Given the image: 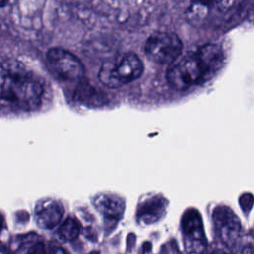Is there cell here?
Here are the masks:
<instances>
[{
    "label": "cell",
    "instance_id": "obj_11",
    "mask_svg": "<svg viewBox=\"0 0 254 254\" xmlns=\"http://www.w3.org/2000/svg\"><path fill=\"white\" fill-rule=\"evenodd\" d=\"M93 86L88 84V82L80 81L75 90V97L78 101L84 102L86 104H102L103 97Z\"/></svg>",
    "mask_w": 254,
    "mask_h": 254
},
{
    "label": "cell",
    "instance_id": "obj_7",
    "mask_svg": "<svg viewBox=\"0 0 254 254\" xmlns=\"http://www.w3.org/2000/svg\"><path fill=\"white\" fill-rule=\"evenodd\" d=\"M215 229L221 242L232 249L241 235V222L238 216L227 206H217L212 214Z\"/></svg>",
    "mask_w": 254,
    "mask_h": 254
},
{
    "label": "cell",
    "instance_id": "obj_1",
    "mask_svg": "<svg viewBox=\"0 0 254 254\" xmlns=\"http://www.w3.org/2000/svg\"><path fill=\"white\" fill-rule=\"evenodd\" d=\"M222 62L221 48L212 43L204 44L173 64L167 71V81L176 90L189 89L210 78Z\"/></svg>",
    "mask_w": 254,
    "mask_h": 254
},
{
    "label": "cell",
    "instance_id": "obj_10",
    "mask_svg": "<svg viewBox=\"0 0 254 254\" xmlns=\"http://www.w3.org/2000/svg\"><path fill=\"white\" fill-rule=\"evenodd\" d=\"M15 254H48L44 241L36 234H28L19 241Z\"/></svg>",
    "mask_w": 254,
    "mask_h": 254
},
{
    "label": "cell",
    "instance_id": "obj_15",
    "mask_svg": "<svg viewBox=\"0 0 254 254\" xmlns=\"http://www.w3.org/2000/svg\"><path fill=\"white\" fill-rule=\"evenodd\" d=\"M210 254H228V253H226V252H224L222 250H214Z\"/></svg>",
    "mask_w": 254,
    "mask_h": 254
},
{
    "label": "cell",
    "instance_id": "obj_9",
    "mask_svg": "<svg viewBox=\"0 0 254 254\" xmlns=\"http://www.w3.org/2000/svg\"><path fill=\"white\" fill-rule=\"evenodd\" d=\"M94 204L103 215L111 219H120L124 210L123 202L117 197L102 195L96 198Z\"/></svg>",
    "mask_w": 254,
    "mask_h": 254
},
{
    "label": "cell",
    "instance_id": "obj_3",
    "mask_svg": "<svg viewBox=\"0 0 254 254\" xmlns=\"http://www.w3.org/2000/svg\"><path fill=\"white\" fill-rule=\"evenodd\" d=\"M143 71L144 64L136 54L122 53L104 61L97 76L103 85L117 88L139 78Z\"/></svg>",
    "mask_w": 254,
    "mask_h": 254
},
{
    "label": "cell",
    "instance_id": "obj_4",
    "mask_svg": "<svg viewBox=\"0 0 254 254\" xmlns=\"http://www.w3.org/2000/svg\"><path fill=\"white\" fill-rule=\"evenodd\" d=\"M183 50V43L173 32L158 31L151 34L144 45L148 59L159 64H171L176 62Z\"/></svg>",
    "mask_w": 254,
    "mask_h": 254
},
{
    "label": "cell",
    "instance_id": "obj_14",
    "mask_svg": "<svg viewBox=\"0 0 254 254\" xmlns=\"http://www.w3.org/2000/svg\"><path fill=\"white\" fill-rule=\"evenodd\" d=\"M241 254H254V246L246 245L241 250Z\"/></svg>",
    "mask_w": 254,
    "mask_h": 254
},
{
    "label": "cell",
    "instance_id": "obj_13",
    "mask_svg": "<svg viewBox=\"0 0 254 254\" xmlns=\"http://www.w3.org/2000/svg\"><path fill=\"white\" fill-rule=\"evenodd\" d=\"M49 254H67V253L59 246H52L50 248V253Z\"/></svg>",
    "mask_w": 254,
    "mask_h": 254
},
{
    "label": "cell",
    "instance_id": "obj_5",
    "mask_svg": "<svg viewBox=\"0 0 254 254\" xmlns=\"http://www.w3.org/2000/svg\"><path fill=\"white\" fill-rule=\"evenodd\" d=\"M46 63L51 73L62 80H80L84 74L81 61L61 47H53L47 52Z\"/></svg>",
    "mask_w": 254,
    "mask_h": 254
},
{
    "label": "cell",
    "instance_id": "obj_6",
    "mask_svg": "<svg viewBox=\"0 0 254 254\" xmlns=\"http://www.w3.org/2000/svg\"><path fill=\"white\" fill-rule=\"evenodd\" d=\"M182 232L185 251L187 254H204L207 241L202 219L195 209H189L182 218Z\"/></svg>",
    "mask_w": 254,
    "mask_h": 254
},
{
    "label": "cell",
    "instance_id": "obj_12",
    "mask_svg": "<svg viewBox=\"0 0 254 254\" xmlns=\"http://www.w3.org/2000/svg\"><path fill=\"white\" fill-rule=\"evenodd\" d=\"M81 230L80 223L73 217L66 218L59 227L58 234L62 240L72 241L77 238Z\"/></svg>",
    "mask_w": 254,
    "mask_h": 254
},
{
    "label": "cell",
    "instance_id": "obj_8",
    "mask_svg": "<svg viewBox=\"0 0 254 254\" xmlns=\"http://www.w3.org/2000/svg\"><path fill=\"white\" fill-rule=\"evenodd\" d=\"M64 213L63 205L55 199H45L36 205L35 220L43 229H53L62 220Z\"/></svg>",
    "mask_w": 254,
    "mask_h": 254
},
{
    "label": "cell",
    "instance_id": "obj_2",
    "mask_svg": "<svg viewBox=\"0 0 254 254\" xmlns=\"http://www.w3.org/2000/svg\"><path fill=\"white\" fill-rule=\"evenodd\" d=\"M1 101L16 109L32 110L39 106L44 92L41 80L18 62L1 65Z\"/></svg>",
    "mask_w": 254,
    "mask_h": 254
}]
</instances>
